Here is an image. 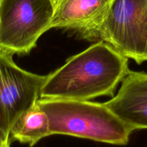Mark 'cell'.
<instances>
[{"instance_id": "cell-1", "label": "cell", "mask_w": 147, "mask_h": 147, "mask_svg": "<svg viewBox=\"0 0 147 147\" xmlns=\"http://www.w3.org/2000/svg\"><path fill=\"white\" fill-rule=\"evenodd\" d=\"M128 59L100 40L47 75L40 99L89 101L101 96L113 97L129 71Z\"/></svg>"}, {"instance_id": "cell-2", "label": "cell", "mask_w": 147, "mask_h": 147, "mask_svg": "<svg viewBox=\"0 0 147 147\" xmlns=\"http://www.w3.org/2000/svg\"><path fill=\"white\" fill-rule=\"evenodd\" d=\"M37 103L48 117L50 135L126 145L134 131L104 103L58 99H40Z\"/></svg>"}, {"instance_id": "cell-3", "label": "cell", "mask_w": 147, "mask_h": 147, "mask_svg": "<svg viewBox=\"0 0 147 147\" xmlns=\"http://www.w3.org/2000/svg\"><path fill=\"white\" fill-rule=\"evenodd\" d=\"M54 10L53 0H1L0 50L28 54L51 28Z\"/></svg>"}, {"instance_id": "cell-4", "label": "cell", "mask_w": 147, "mask_h": 147, "mask_svg": "<svg viewBox=\"0 0 147 147\" xmlns=\"http://www.w3.org/2000/svg\"><path fill=\"white\" fill-rule=\"evenodd\" d=\"M92 38L113 46L138 64L147 61V0H112Z\"/></svg>"}, {"instance_id": "cell-5", "label": "cell", "mask_w": 147, "mask_h": 147, "mask_svg": "<svg viewBox=\"0 0 147 147\" xmlns=\"http://www.w3.org/2000/svg\"><path fill=\"white\" fill-rule=\"evenodd\" d=\"M12 56L0 50V138L7 144L14 123L40 99L47 77L24 70Z\"/></svg>"}, {"instance_id": "cell-6", "label": "cell", "mask_w": 147, "mask_h": 147, "mask_svg": "<svg viewBox=\"0 0 147 147\" xmlns=\"http://www.w3.org/2000/svg\"><path fill=\"white\" fill-rule=\"evenodd\" d=\"M105 105L134 131L147 129V73L129 70Z\"/></svg>"}, {"instance_id": "cell-7", "label": "cell", "mask_w": 147, "mask_h": 147, "mask_svg": "<svg viewBox=\"0 0 147 147\" xmlns=\"http://www.w3.org/2000/svg\"><path fill=\"white\" fill-rule=\"evenodd\" d=\"M112 0H56L51 28L76 30L92 38Z\"/></svg>"}, {"instance_id": "cell-8", "label": "cell", "mask_w": 147, "mask_h": 147, "mask_svg": "<svg viewBox=\"0 0 147 147\" xmlns=\"http://www.w3.org/2000/svg\"><path fill=\"white\" fill-rule=\"evenodd\" d=\"M50 135V122L44 110L37 103L26 111L11 130V141L33 146L40 140Z\"/></svg>"}, {"instance_id": "cell-9", "label": "cell", "mask_w": 147, "mask_h": 147, "mask_svg": "<svg viewBox=\"0 0 147 147\" xmlns=\"http://www.w3.org/2000/svg\"><path fill=\"white\" fill-rule=\"evenodd\" d=\"M10 144H7V143L4 142V141L0 138V147H9Z\"/></svg>"}, {"instance_id": "cell-10", "label": "cell", "mask_w": 147, "mask_h": 147, "mask_svg": "<svg viewBox=\"0 0 147 147\" xmlns=\"http://www.w3.org/2000/svg\"><path fill=\"white\" fill-rule=\"evenodd\" d=\"M55 1H56V0H53V2H55Z\"/></svg>"}, {"instance_id": "cell-11", "label": "cell", "mask_w": 147, "mask_h": 147, "mask_svg": "<svg viewBox=\"0 0 147 147\" xmlns=\"http://www.w3.org/2000/svg\"><path fill=\"white\" fill-rule=\"evenodd\" d=\"M0 1H1V0H0Z\"/></svg>"}]
</instances>
